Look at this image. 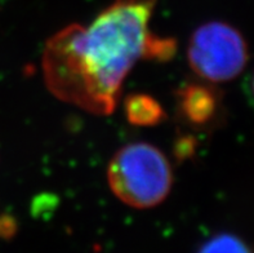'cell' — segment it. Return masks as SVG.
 Returning <instances> with one entry per match:
<instances>
[{
	"instance_id": "obj_7",
	"label": "cell",
	"mask_w": 254,
	"mask_h": 253,
	"mask_svg": "<svg viewBox=\"0 0 254 253\" xmlns=\"http://www.w3.org/2000/svg\"><path fill=\"white\" fill-rule=\"evenodd\" d=\"M252 89H253V94H254V77H253V82H252Z\"/></svg>"
},
{
	"instance_id": "obj_6",
	"label": "cell",
	"mask_w": 254,
	"mask_h": 253,
	"mask_svg": "<svg viewBox=\"0 0 254 253\" xmlns=\"http://www.w3.org/2000/svg\"><path fill=\"white\" fill-rule=\"evenodd\" d=\"M197 253H254L242 238L223 233L209 238Z\"/></svg>"
},
{
	"instance_id": "obj_2",
	"label": "cell",
	"mask_w": 254,
	"mask_h": 253,
	"mask_svg": "<svg viewBox=\"0 0 254 253\" xmlns=\"http://www.w3.org/2000/svg\"><path fill=\"white\" fill-rule=\"evenodd\" d=\"M107 182L114 195L137 209L164 202L173 185L169 161L147 142H132L116 151L107 166Z\"/></svg>"
},
{
	"instance_id": "obj_5",
	"label": "cell",
	"mask_w": 254,
	"mask_h": 253,
	"mask_svg": "<svg viewBox=\"0 0 254 253\" xmlns=\"http://www.w3.org/2000/svg\"><path fill=\"white\" fill-rule=\"evenodd\" d=\"M126 114L128 120L134 125H156L165 118L160 103L147 94H132L126 101Z\"/></svg>"
},
{
	"instance_id": "obj_3",
	"label": "cell",
	"mask_w": 254,
	"mask_h": 253,
	"mask_svg": "<svg viewBox=\"0 0 254 253\" xmlns=\"http://www.w3.org/2000/svg\"><path fill=\"white\" fill-rule=\"evenodd\" d=\"M248 44L230 23L212 21L199 26L189 42L187 61L199 78L210 83H227L248 64Z\"/></svg>"
},
{
	"instance_id": "obj_4",
	"label": "cell",
	"mask_w": 254,
	"mask_h": 253,
	"mask_svg": "<svg viewBox=\"0 0 254 253\" xmlns=\"http://www.w3.org/2000/svg\"><path fill=\"white\" fill-rule=\"evenodd\" d=\"M178 107L186 122L192 125H204L217 114L218 94L204 84H189L178 92Z\"/></svg>"
},
{
	"instance_id": "obj_1",
	"label": "cell",
	"mask_w": 254,
	"mask_h": 253,
	"mask_svg": "<svg viewBox=\"0 0 254 253\" xmlns=\"http://www.w3.org/2000/svg\"><path fill=\"white\" fill-rule=\"evenodd\" d=\"M156 0H114L88 25L72 23L43 51L45 85L64 102L94 115L115 110L128 73L142 58L168 60L176 42L150 30Z\"/></svg>"
}]
</instances>
